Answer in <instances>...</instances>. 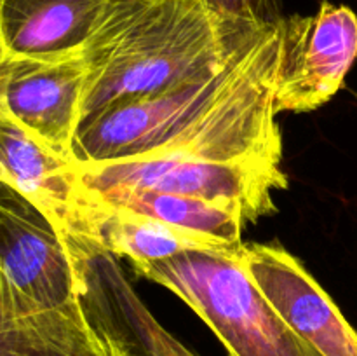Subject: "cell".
Here are the masks:
<instances>
[{
    "label": "cell",
    "mask_w": 357,
    "mask_h": 356,
    "mask_svg": "<svg viewBox=\"0 0 357 356\" xmlns=\"http://www.w3.org/2000/svg\"><path fill=\"white\" fill-rule=\"evenodd\" d=\"M213 13L230 23L271 27L282 20L281 0H202Z\"/></svg>",
    "instance_id": "obj_15"
},
{
    "label": "cell",
    "mask_w": 357,
    "mask_h": 356,
    "mask_svg": "<svg viewBox=\"0 0 357 356\" xmlns=\"http://www.w3.org/2000/svg\"><path fill=\"white\" fill-rule=\"evenodd\" d=\"M93 262L103 278L100 283L94 272L87 271V276L103 290L101 299L115 309L112 313V309L98 299L105 311H98L96 318L105 330L145 356H199L157 323L124 281L121 269L112 262L110 255L101 253Z\"/></svg>",
    "instance_id": "obj_14"
},
{
    "label": "cell",
    "mask_w": 357,
    "mask_h": 356,
    "mask_svg": "<svg viewBox=\"0 0 357 356\" xmlns=\"http://www.w3.org/2000/svg\"><path fill=\"white\" fill-rule=\"evenodd\" d=\"M86 222L87 237L94 250L128 257L131 264L159 262L181 251L211 248L204 241L173 229L159 220L112 205L89 188Z\"/></svg>",
    "instance_id": "obj_12"
},
{
    "label": "cell",
    "mask_w": 357,
    "mask_h": 356,
    "mask_svg": "<svg viewBox=\"0 0 357 356\" xmlns=\"http://www.w3.org/2000/svg\"><path fill=\"white\" fill-rule=\"evenodd\" d=\"M75 164L86 188H142L164 194L190 195L239 206L248 223L278 213L272 192L288 188L281 164L268 161H208L183 156Z\"/></svg>",
    "instance_id": "obj_4"
},
{
    "label": "cell",
    "mask_w": 357,
    "mask_h": 356,
    "mask_svg": "<svg viewBox=\"0 0 357 356\" xmlns=\"http://www.w3.org/2000/svg\"><path fill=\"white\" fill-rule=\"evenodd\" d=\"M0 356H115L86 300L47 309H0Z\"/></svg>",
    "instance_id": "obj_11"
},
{
    "label": "cell",
    "mask_w": 357,
    "mask_h": 356,
    "mask_svg": "<svg viewBox=\"0 0 357 356\" xmlns=\"http://www.w3.org/2000/svg\"><path fill=\"white\" fill-rule=\"evenodd\" d=\"M284 17L265 27L216 73L124 98L79 128L73 163L183 156L282 163L275 89Z\"/></svg>",
    "instance_id": "obj_1"
},
{
    "label": "cell",
    "mask_w": 357,
    "mask_h": 356,
    "mask_svg": "<svg viewBox=\"0 0 357 356\" xmlns=\"http://www.w3.org/2000/svg\"><path fill=\"white\" fill-rule=\"evenodd\" d=\"M98 328H100V327H98ZM100 330L103 332V334L108 337V341H110L112 351H114L115 356H145V355H143V353H139V351H136V349L129 348V346L126 344V342H122L121 339H117V337H115V335L108 334V332L103 330V328H100Z\"/></svg>",
    "instance_id": "obj_16"
},
{
    "label": "cell",
    "mask_w": 357,
    "mask_h": 356,
    "mask_svg": "<svg viewBox=\"0 0 357 356\" xmlns=\"http://www.w3.org/2000/svg\"><path fill=\"white\" fill-rule=\"evenodd\" d=\"M89 79L86 54L56 59L0 56V112L73 161Z\"/></svg>",
    "instance_id": "obj_8"
},
{
    "label": "cell",
    "mask_w": 357,
    "mask_h": 356,
    "mask_svg": "<svg viewBox=\"0 0 357 356\" xmlns=\"http://www.w3.org/2000/svg\"><path fill=\"white\" fill-rule=\"evenodd\" d=\"M241 264L268 302L323 356H357V332L302 262L279 243H243Z\"/></svg>",
    "instance_id": "obj_9"
},
{
    "label": "cell",
    "mask_w": 357,
    "mask_h": 356,
    "mask_svg": "<svg viewBox=\"0 0 357 356\" xmlns=\"http://www.w3.org/2000/svg\"><path fill=\"white\" fill-rule=\"evenodd\" d=\"M261 28L222 20L202 0H110L84 52L80 126L115 101L216 73Z\"/></svg>",
    "instance_id": "obj_2"
},
{
    "label": "cell",
    "mask_w": 357,
    "mask_h": 356,
    "mask_svg": "<svg viewBox=\"0 0 357 356\" xmlns=\"http://www.w3.org/2000/svg\"><path fill=\"white\" fill-rule=\"evenodd\" d=\"M237 248L187 250L131 265L138 276L180 297L230 356H323L268 302L241 264Z\"/></svg>",
    "instance_id": "obj_3"
},
{
    "label": "cell",
    "mask_w": 357,
    "mask_h": 356,
    "mask_svg": "<svg viewBox=\"0 0 357 356\" xmlns=\"http://www.w3.org/2000/svg\"><path fill=\"white\" fill-rule=\"evenodd\" d=\"M0 181L49 218L82 274L101 255L87 237V188L73 161L59 157L0 112Z\"/></svg>",
    "instance_id": "obj_7"
},
{
    "label": "cell",
    "mask_w": 357,
    "mask_h": 356,
    "mask_svg": "<svg viewBox=\"0 0 357 356\" xmlns=\"http://www.w3.org/2000/svg\"><path fill=\"white\" fill-rule=\"evenodd\" d=\"M93 192L112 205L146 215L173 229L190 234L215 250L237 248L243 244L241 234L248 220L239 206L128 187Z\"/></svg>",
    "instance_id": "obj_13"
},
{
    "label": "cell",
    "mask_w": 357,
    "mask_h": 356,
    "mask_svg": "<svg viewBox=\"0 0 357 356\" xmlns=\"http://www.w3.org/2000/svg\"><path fill=\"white\" fill-rule=\"evenodd\" d=\"M357 59V14L323 0L314 16H284V52L275 89L279 112L305 114L344 87Z\"/></svg>",
    "instance_id": "obj_6"
},
{
    "label": "cell",
    "mask_w": 357,
    "mask_h": 356,
    "mask_svg": "<svg viewBox=\"0 0 357 356\" xmlns=\"http://www.w3.org/2000/svg\"><path fill=\"white\" fill-rule=\"evenodd\" d=\"M86 292V279L47 216L0 181V309L68 306Z\"/></svg>",
    "instance_id": "obj_5"
},
{
    "label": "cell",
    "mask_w": 357,
    "mask_h": 356,
    "mask_svg": "<svg viewBox=\"0 0 357 356\" xmlns=\"http://www.w3.org/2000/svg\"><path fill=\"white\" fill-rule=\"evenodd\" d=\"M108 6L110 0H0V56L84 54Z\"/></svg>",
    "instance_id": "obj_10"
}]
</instances>
